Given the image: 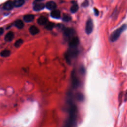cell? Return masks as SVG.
I'll use <instances>...</instances> for the list:
<instances>
[{
	"instance_id": "6da1fadb",
	"label": "cell",
	"mask_w": 127,
	"mask_h": 127,
	"mask_svg": "<svg viewBox=\"0 0 127 127\" xmlns=\"http://www.w3.org/2000/svg\"><path fill=\"white\" fill-rule=\"evenodd\" d=\"M127 25L126 24H123L120 27L115 30L110 35V41H112V42H114L117 41L119 39L121 33L123 32H124L127 29Z\"/></svg>"
},
{
	"instance_id": "7a4b0ae2",
	"label": "cell",
	"mask_w": 127,
	"mask_h": 127,
	"mask_svg": "<svg viewBox=\"0 0 127 127\" xmlns=\"http://www.w3.org/2000/svg\"><path fill=\"white\" fill-rule=\"evenodd\" d=\"M78 54V51L76 48H70L65 55V57L66 61L70 63L71 60L76 58Z\"/></svg>"
},
{
	"instance_id": "3957f363",
	"label": "cell",
	"mask_w": 127,
	"mask_h": 127,
	"mask_svg": "<svg viewBox=\"0 0 127 127\" xmlns=\"http://www.w3.org/2000/svg\"><path fill=\"white\" fill-rule=\"evenodd\" d=\"M93 27H94V25H93V22L92 20L90 18L88 19L86 21V25H85V32L86 34H91L93 31Z\"/></svg>"
},
{
	"instance_id": "277c9868",
	"label": "cell",
	"mask_w": 127,
	"mask_h": 127,
	"mask_svg": "<svg viewBox=\"0 0 127 127\" xmlns=\"http://www.w3.org/2000/svg\"><path fill=\"white\" fill-rule=\"evenodd\" d=\"M75 34V30L71 28H65L64 32V35L66 38L71 39Z\"/></svg>"
},
{
	"instance_id": "5b68a950",
	"label": "cell",
	"mask_w": 127,
	"mask_h": 127,
	"mask_svg": "<svg viewBox=\"0 0 127 127\" xmlns=\"http://www.w3.org/2000/svg\"><path fill=\"white\" fill-rule=\"evenodd\" d=\"M79 43V40L78 37H73L72 38L70 39L69 45L70 48H76V47L78 46Z\"/></svg>"
},
{
	"instance_id": "8992f818",
	"label": "cell",
	"mask_w": 127,
	"mask_h": 127,
	"mask_svg": "<svg viewBox=\"0 0 127 127\" xmlns=\"http://www.w3.org/2000/svg\"><path fill=\"white\" fill-rule=\"evenodd\" d=\"M13 2L11 1H8L6 2L3 6V8L6 10H11L14 7Z\"/></svg>"
},
{
	"instance_id": "52a82bcc",
	"label": "cell",
	"mask_w": 127,
	"mask_h": 127,
	"mask_svg": "<svg viewBox=\"0 0 127 127\" xmlns=\"http://www.w3.org/2000/svg\"><path fill=\"white\" fill-rule=\"evenodd\" d=\"M46 7L50 10H54L57 7L56 3L53 1H50L46 3Z\"/></svg>"
},
{
	"instance_id": "ba28073f",
	"label": "cell",
	"mask_w": 127,
	"mask_h": 127,
	"mask_svg": "<svg viewBox=\"0 0 127 127\" xmlns=\"http://www.w3.org/2000/svg\"><path fill=\"white\" fill-rule=\"evenodd\" d=\"M14 33L12 31L8 32L5 36L4 37V40L5 41L7 42H10L12 41L14 38Z\"/></svg>"
},
{
	"instance_id": "9c48e42d",
	"label": "cell",
	"mask_w": 127,
	"mask_h": 127,
	"mask_svg": "<svg viewBox=\"0 0 127 127\" xmlns=\"http://www.w3.org/2000/svg\"><path fill=\"white\" fill-rule=\"evenodd\" d=\"M51 15L54 18H59L61 16V12L59 10H53L51 13Z\"/></svg>"
},
{
	"instance_id": "30bf717a",
	"label": "cell",
	"mask_w": 127,
	"mask_h": 127,
	"mask_svg": "<svg viewBox=\"0 0 127 127\" xmlns=\"http://www.w3.org/2000/svg\"><path fill=\"white\" fill-rule=\"evenodd\" d=\"M48 19L45 16H40L37 20V22L40 25H45L47 24Z\"/></svg>"
},
{
	"instance_id": "8fae6325",
	"label": "cell",
	"mask_w": 127,
	"mask_h": 127,
	"mask_svg": "<svg viewBox=\"0 0 127 127\" xmlns=\"http://www.w3.org/2000/svg\"><path fill=\"white\" fill-rule=\"evenodd\" d=\"M29 32L32 35H36V34H37L39 33V30L38 28L37 27L33 25V26H31L30 27Z\"/></svg>"
},
{
	"instance_id": "7c38bea8",
	"label": "cell",
	"mask_w": 127,
	"mask_h": 127,
	"mask_svg": "<svg viewBox=\"0 0 127 127\" xmlns=\"http://www.w3.org/2000/svg\"><path fill=\"white\" fill-rule=\"evenodd\" d=\"M45 5L43 3H37L33 6V9L35 11H39L43 9L45 7Z\"/></svg>"
},
{
	"instance_id": "4fadbf2b",
	"label": "cell",
	"mask_w": 127,
	"mask_h": 127,
	"mask_svg": "<svg viewBox=\"0 0 127 127\" xmlns=\"http://www.w3.org/2000/svg\"><path fill=\"white\" fill-rule=\"evenodd\" d=\"M25 0H14L13 1V4L15 7H18L22 6Z\"/></svg>"
},
{
	"instance_id": "5bb4252c",
	"label": "cell",
	"mask_w": 127,
	"mask_h": 127,
	"mask_svg": "<svg viewBox=\"0 0 127 127\" xmlns=\"http://www.w3.org/2000/svg\"><path fill=\"white\" fill-rule=\"evenodd\" d=\"M34 18V16L33 14H27L23 17L24 21L26 22H30L32 21Z\"/></svg>"
},
{
	"instance_id": "9a60e30c",
	"label": "cell",
	"mask_w": 127,
	"mask_h": 127,
	"mask_svg": "<svg viewBox=\"0 0 127 127\" xmlns=\"http://www.w3.org/2000/svg\"><path fill=\"white\" fill-rule=\"evenodd\" d=\"M15 26L18 29H21L24 26L23 22L21 20H17L14 23Z\"/></svg>"
},
{
	"instance_id": "2e32d148",
	"label": "cell",
	"mask_w": 127,
	"mask_h": 127,
	"mask_svg": "<svg viewBox=\"0 0 127 127\" xmlns=\"http://www.w3.org/2000/svg\"><path fill=\"white\" fill-rule=\"evenodd\" d=\"M10 54V51L8 50H4L2 51L0 53V55L1 56L3 57H8Z\"/></svg>"
},
{
	"instance_id": "e0dca14e",
	"label": "cell",
	"mask_w": 127,
	"mask_h": 127,
	"mask_svg": "<svg viewBox=\"0 0 127 127\" xmlns=\"http://www.w3.org/2000/svg\"><path fill=\"white\" fill-rule=\"evenodd\" d=\"M70 11L72 13H75L78 9V6L76 3H74L70 7Z\"/></svg>"
},
{
	"instance_id": "ac0fdd59",
	"label": "cell",
	"mask_w": 127,
	"mask_h": 127,
	"mask_svg": "<svg viewBox=\"0 0 127 127\" xmlns=\"http://www.w3.org/2000/svg\"><path fill=\"white\" fill-rule=\"evenodd\" d=\"M72 83H73V85L74 86H77L78 84V80L77 78H76V77L75 76L74 73H72Z\"/></svg>"
},
{
	"instance_id": "d6986e66",
	"label": "cell",
	"mask_w": 127,
	"mask_h": 127,
	"mask_svg": "<svg viewBox=\"0 0 127 127\" xmlns=\"http://www.w3.org/2000/svg\"><path fill=\"white\" fill-rule=\"evenodd\" d=\"M23 41L21 39H19L16 41V42L14 43V46L16 48H18L21 46V45L23 44Z\"/></svg>"
},
{
	"instance_id": "ffe728a7",
	"label": "cell",
	"mask_w": 127,
	"mask_h": 127,
	"mask_svg": "<svg viewBox=\"0 0 127 127\" xmlns=\"http://www.w3.org/2000/svg\"><path fill=\"white\" fill-rule=\"evenodd\" d=\"M54 23H52V22H49L46 25V26H45V28L47 29V30H52L53 27H54Z\"/></svg>"
},
{
	"instance_id": "44dd1931",
	"label": "cell",
	"mask_w": 127,
	"mask_h": 127,
	"mask_svg": "<svg viewBox=\"0 0 127 127\" xmlns=\"http://www.w3.org/2000/svg\"><path fill=\"white\" fill-rule=\"evenodd\" d=\"M63 19L64 21L67 22V21H70L71 18V17L68 15H64V16H63Z\"/></svg>"
},
{
	"instance_id": "7402d4cb",
	"label": "cell",
	"mask_w": 127,
	"mask_h": 127,
	"mask_svg": "<svg viewBox=\"0 0 127 127\" xmlns=\"http://www.w3.org/2000/svg\"><path fill=\"white\" fill-rule=\"evenodd\" d=\"M94 14L96 16H98L99 15V12L97 8H94Z\"/></svg>"
},
{
	"instance_id": "603a6c76",
	"label": "cell",
	"mask_w": 127,
	"mask_h": 127,
	"mask_svg": "<svg viewBox=\"0 0 127 127\" xmlns=\"http://www.w3.org/2000/svg\"><path fill=\"white\" fill-rule=\"evenodd\" d=\"M4 32V30L3 28H0V35L2 34Z\"/></svg>"
},
{
	"instance_id": "cb8c5ba5",
	"label": "cell",
	"mask_w": 127,
	"mask_h": 127,
	"mask_svg": "<svg viewBox=\"0 0 127 127\" xmlns=\"http://www.w3.org/2000/svg\"><path fill=\"white\" fill-rule=\"evenodd\" d=\"M125 101H127V90L126 92V93L125 94Z\"/></svg>"
},
{
	"instance_id": "d4e9b609",
	"label": "cell",
	"mask_w": 127,
	"mask_h": 127,
	"mask_svg": "<svg viewBox=\"0 0 127 127\" xmlns=\"http://www.w3.org/2000/svg\"><path fill=\"white\" fill-rule=\"evenodd\" d=\"M83 5H84V6H87V1L84 2V3H83Z\"/></svg>"
},
{
	"instance_id": "484cf974",
	"label": "cell",
	"mask_w": 127,
	"mask_h": 127,
	"mask_svg": "<svg viewBox=\"0 0 127 127\" xmlns=\"http://www.w3.org/2000/svg\"><path fill=\"white\" fill-rule=\"evenodd\" d=\"M36 1H42L43 0H35Z\"/></svg>"
}]
</instances>
